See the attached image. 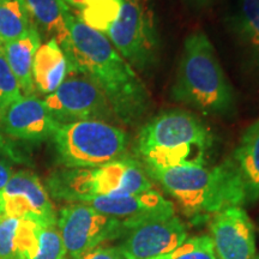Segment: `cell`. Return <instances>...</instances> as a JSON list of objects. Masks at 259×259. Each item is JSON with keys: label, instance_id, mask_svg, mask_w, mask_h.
<instances>
[{"label": "cell", "instance_id": "cell-27", "mask_svg": "<svg viewBox=\"0 0 259 259\" xmlns=\"http://www.w3.org/2000/svg\"><path fill=\"white\" fill-rule=\"evenodd\" d=\"M184 4L192 9L193 11H202L211 4L212 0H183Z\"/></svg>", "mask_w": 259, "mask_h": 259}, {"label": "cell", "instance_id": "cell-23", "mask_svg": "<svg viewBox=\"0 0 259 259\" xmlns=\"http://www.w3.org/2000/svg\"><path fill=\"white\" fill-rule=\"evenodd\" d=\"M35 259H69L57 223L41 226L38 251Z\"/></svg>", "mask_w": 259, "mask_h": 259}, {"label": "cell", "instance_id": "cell-1", "mask_svg": "<svg viewBox=\"0 0 259 259\" xmlns=\"http://www.w3.org/2000/svg\"><path fill=\"white\" fill-rule=\"evenodd\" d=\"M67 25L69 40L61 48L69 61L70 71H82L95 80L119 121L131 126L141 121L151 101L147 87L136 70L103 32L90 28L71 11Z\"/></svg>", "mask_w": 259, "mask_h": 259}, {"label": "cell", "instance_id": "cell-13", "mask_svg": "<svg viewBox=\"0 0 259 259\" xmlns=\"http://www.w3.org/2000/svg\"><path fill=\"white\" fill-rule=\"evenodd\" d=\"M84 204H88L105 215L120 220L124 225L176 213L173 203L167 200L156 190L142 193L96 197Z\"/></svg>", "mask_w": 259, "mask_h": 259}, {"label": "cell", "instance_id": "cell-25", "mask_svg": "<svg viewBox=\"0 0 259 259\" xmlns=\"http://www.w3.org/2000/svg\"><path fill=\"white\" fill-rule=\"evenodd\" d=\"M79 259H124L116 246H97L83 254Z\"/></svg>", "mask_w": 259, "mask_h": 259}, {"label": "cell", "instance_id": "cell-3", "mask_svg": "<svg viewBox=\"0 0 259 259\" xmlns=\"http://www.w3.org/2000/svg\"><path fill=\"white\" fill-rule=\"evenodd\" d=\"M145 171L190 218L213 216L227 208L246 204L244 187L229 158L213 167L192 164Z\"/></svg>", "mask_w": 259, "mask_h": 259}, {"label": "cell", "instance_id": "cell-17", "mask_svg": "<svg viewBox=\"0 0 259 259\" xmlns=\"http://www.w3.org/2000/svg\"><path fill=\"white\" fill-rule=\"evenodd\" d=\"M40 46L41 37L37 28L32 29L23 37L3 45L6 61L25 96L34 95L35 84L32 78V63H34L35 53Z\"/></svg>", "mask_w": 259, "mask_h": 259}, {"label": "cell", "instance_id": "cell-7", "mask_svg": "<svg viewBox=\"0 0 259 259\" xmlns=\"http://www.w3.org/2000/svg\"><path fill=\"white\" fill-rule=\"evenodd\" d=\"M106 36L134 69L150 72L157 65L161 42L150 0H121Z\"/></svg>", "mask_w": 259, "mask_h": 259}, {"label": "cell", "instance_id": "cell-5", "mask_svg": "<svg viewBox=\"0 0 259 259\" xmlns=\"http://www.w3.org/2000/svg\"><path fill=\"white\" fill-rule=\"evenodd\" d=\"M54 198L87 203L96 197L142 193L154 190L143 164L128 155L94 168H65L48 180Z\"/></svg>", "mask_w": 259, "mask_h": 259}, {"label": "cell", "instance_id": "cell-21", "mask_svg": "<svg viewBox=\"0 0 259 259\" xmlns=\"http://www.w3.org/2000/svg\"><path fill=\"white\" fill-rule=\"evenodd\" d=\"M154 259H218V257L210 235L200 234L187 238L169 253Z\"/></svg>", "mask_w": 259, "mask_h": 259}, {"label": "cell", "instance_id": "cell-14", "mask_svg": "<svg viewBox=\"0 0 259 259\" xmlns=\"http://www.w3.org/2000/svg\"><path fill=\"white\" fill-rule=\"evenodd\" d=\"M6 134L24 141H41L52 137L58 127L46 105L36 96H22L0 118Z\"/></svg>", "mask_w": 259, "mask_h": 259}, {"label": "cell", "instance_id": "cell-2", "mask_svg": "<svg viewBox=\"0 0 259 259\" xmlns=\"http://www.w3.org/2000/svg\"><path fill=\"white\" fill-rule=\"evenodd\" d=\"M215 137L197 115L168 109L141 128L136 142L137 160L144 169L205 164Z\"/></svg>", "mask_w": 259, "mask_h": 259}, {"label": "cell", "instance_id": "cell-4", "mask_svg": "<svg viewBox=\"0 0 259 259\" xmlns=\"http://www.w3.org/2000/svg\"><path fill=\"white\" fill-rule=\"evenodd\" d=\"M170 96L205 115L229 116L235 112L234 90L208 35L202 30L191 32L184 41Z\"/></svg>", "mask_w": 259, "mask_h": 259}, {"label": "cell", "instance_id": "cell-12", "mask_svg": "<svg viewBox=\"0 0 259 259\" xmlns=\"http://www.w3.org/2000/svg\"><path fill=\"white\" fill-rule=\"evenodd\" d=\"M209 229L218 259H259L254 226L242 206L215 213Z\"/></svg>", "mask_w": 259, "mask_h": 259}, {"label": "cell", "instance_id": "cell-28", "mask_svg": "<svg viewBox=\"0 0 259 259\" xmlns=\"http://www.w3.org/2000/svg\"><path fill=\"white\" fill-rule=\"evenodd\" d=\"M97 2H99V0H64V3L69 6V8L70 6H73V8L78 9L79 12L82 11V10L92 6L93 4H95Z\"/></svg>", "mask_w": 259, "mask_h": 259}, {"label": "cell", "instance_id": "cell-15", "mask_svg": "<svg viewBox=\"0 0 259 259\" xmlns=\"http://www.w3.org/2000/svg\"><path fill=\"white\" fill-rule=\"evenodd\" d=\"M244 187L246 204L259 199V119L242 134L229 158Z\"/></svg>", "mask_w": 259, "mask_h": 259}, {"label": "cell", "instance_id": "cell-20", "mask_svg": "<svg viewBox=\"0 0 259 259\" xmlns=\"http://www.w3.org/2000/svg\"><path fill=\"white\" fill-rule=\"evenodd\" d=\"M35 28L24 0H0V45L23 37Z\"/></svg>", "mask_w": 259, "mask_h": 259}, {"label": "cell", "instance_id": "cell-24", "mask_svg": "<svg viewBox=\"0 0 259 259\" xmlns=\"http://www.w3.org/2000/svg\"><path fill=\"white\" fill-rule=\"evenodd\" d=\"M21 219L0 212V259H16L15 241Z\"/></svg>", "mask_w": 259, "mask_h": 259}, {"label": "cell", "instance_id": "cell-8", "mask_svg": "<svg viewBox=\"0 0 259 259\" xmlns=\"http://www.w3.org/2000/svg\"><path fill=\"white\" fill-rule=\"evenodd\" d=\"M44 102L58 124L118 120L102 89L82 71H70L59 88Z\"/></svg>", "mask_w": 259, "mask_h": 259}, {"label": "cell", "instance_id": "cell-19", "mask_svg": "<svg viewBox=\"0 0 259 259\" xmlns=\"http://www.w3.org/2000/svg\"><path fill=\"white\" fill-rule=\"evenodd\" d=\"M233 28L242 48L259 70V0H238Z\"/></svg>", "mask_w": 259, "mask_h": 259}, {"label": "cell", "instance_id": "cell-18", "mask_svg": "<svg viewBox=\"0 0 259 259\" xmlns=\"http://www.w3.org/2000/svg\"><path fill=\"white\" fill-rule=\"evenodd\" d=\"M30 16L37 25L44 29L51 38H56L60 47L69 40L67 16L70 8L64 0H24Z\"/></svg>", "mask_w": 259, "mask_h": 259}, {"label": "cell", "instance_id": "cell-6", "mask_svg": "<svg viewBox=\"0 0 259 259\" xmlns=\"http://www.w3.org/2000/svg\"><path fill=\"white\" fill-rule=\"evenodd\" d=\"M66 168H94L127 155L128 136L112 122L83 120L59 124L52 135Z\"/></svg>", "mask_w": 259, "mask_h": 259}, {"label": "cell", "instance_id": "cell-16", "mask_svg": "<svg viewBox=\"0 0 259 259\" xmlns=\"http://www.w3.org/2000/svg\"><path fill=\"white\" fill-rule=\"evenodd\" d=\"M69 71V61L56 38H50L38 47L32 63V78L41 94L50 95L56 92Z\"/></svg>", "mask_w": 259, "mask_h": 259}, {"label": "cell", "instance_id": "cell-9", "mask_svg": "<svg viewBox=\"0 0 259 259\" xmlns=\"http://www.w3.org/2000/svg\"><path fill=\"white\" fill-rule=\"evenodd\" d=\"M57 226L70 259H79L97 246L120 239L125 229L120 220L105 215L84 203L63 206Z\"/></svg>", "mask_w": 259, "mask_h": 259}, {"label": "cell", "instance_id": "cell-10", "mask_svg": "<svg viewBox=\"0 0 259 259\" xmlns=\"http://www.w3.org/2000/svg\"><path fill=\"white\" fill-rule=\"evenodd\" d=\"M119 248L124 259H154L177 248L187 239L184 222L171 215L156 216L124 225Z\"/></svg>", "mask_w": 259, "mask_h": 259}, {"label": "cell", "instance_id": "cell-26", "mask_svg": "<svg viewBox=\"0 0 259 259\" xmlns=\"http://www.w3.org/2000/svg\"><path fill=\"white\" fill-rule=\"evenodd\" d=\"M12 174L14 173H12L11 166L9 164V162L0 155V191L6 186V184H8L10 178L12 177Z\"/></svg>", "mask_w": 259, "mask_h": 259}, {"label": "cell", "instance_id": "cell-11", "mask_svg": "<svg viewBox=\"0 0 259 259\" xmlns=\"http://www.w3.org/2000/svg\"><path fill=\"white\" fill-rule=\"evenodd\" d=\"M0 212L42 225H54L58 220L47 190L38 178L28 170L12 174L0 191Z\"/></svg>", "mask_w": 259, "mask_h": 259}, {"label": "cell", "instance_id": "cell-22", "mask_svg": "<svg viewBox=\"0 0 259 259\" xmlns=\"http://www.w3.org/2000/svg\"><path fill=\"white\" fill-rule=\"evenodd\" d=\"M22 97L17 78L10 69L4 56L3 45H0V118L12 103Z\"/></svg>", "mask_w": 259, "mask_h": 259}]
</instances>
